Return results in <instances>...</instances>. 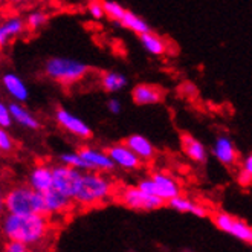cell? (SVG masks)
<instances>
[{
  "label": "cell",
  "instance_id": "cell-1",
  "mask_svg": "<svg viewBox=\"0 0 252 252\" xmlns=\"http://www.w3.org/2000/svg\"><path fill=\"white\" fill-rule=\"evenodd\" d=\"M0 231L6 240H19L28 248L43 245L52 234V221L46 214H12L0 216Z\"/></svg>",
  "mask_w": 252,
  "mask_h": 252
},
{
  "label": "cell",
  "instance_id": "cell-2",
  "mask_svg": "<svg viewBox=\"0 0 252 252\" xmlns=\"http://www.w3.org/2000/svg\"><path fill=\"white\" fill-rule=\"evenodd\" d=\"M115 194V184L106 173L86 170L81 173V179L77 188L73 202L80 208H94L109 202Z\"/></svg>",
  "mask_w": 252,
  "mask_h": 252
},
{
  "label": "cell",
  "instance_id": "cell-3",
  "mask_svg": "<svg viewBox=\"0 0 252 252\" xmlns=\"http://www.w3.org/2000/svg\"><path fill=\"white\" fill-rule=\"evenodd\" d=\"M44 75L62 86H72L81 81L91 67L86 63L69 57H52L44 63Z\"/></svg>",
  "mask_w": 252,
  "mask_h": 252
},
{
  "label": "cell",
  "instance_id": "cell-4",
  "mask_svg": "<svg viewBox=\"0 0 252 252\" xmlns=\"http://www.w3.org/2000/svg\"><path fill=\"white\" fill-rule=\"evenodd\" d=\"M5 211L12 214H44L41 192L29 185H16L5 194Z\"/></svg>",
  "mask_w": 252,
  "mask_h": 252
},
{
  "label": "cell",
  "instance_id": "cell-5",
  "mask_svg": "<svg viewBox=\"0 0 252 252\" xmlns=\"http://www.w3.org/2000/svg\"><path fill=\"white\" fill-rule=\"evenodd\" d=\"M138 187L144 189L145 192H148V194H153L162 199L165 203L171 197L181 194V191H182L179 181H177L171 173L164 171V170H156L150 176L142 177L138 182Z\"/></svg>",
  "mask_w": 252,
  "mask_h": 252
},
{
  "label": "cell",
  "instance_id": "cell-6",
  "mask_svg": "<svg viewBox=\"0 0 252 252\" xmlns=\"http://www.w3.org/2000/svg\"><path fill=\"white\" fill-rule=\"evenodd\" d=\"M118 200L133 211H155L165 205V202L162 199L153 194H148L138 185L121 188L120 192H118Z\"/></svg>",
  "mask_w": 252,
  "mask_h": 252
},
{
  "label": "cell",
  "instance_id": "cell-7",
  "mask_svg": "<svg viewBox=\"0 0 252 252\" xmlns=\"http://www.w3.org/2000/svg\"><path fill=\"white\" fill-rule=\"evenodd\" d=\"M51 167H52V188L63 192L64 196L73 200L83 171L67 167L64 164H57Z\"/></svg>",
  "mask_w": 252,
  "mask_h": 252
},
{
  "label": "cell",
  "instance_id": "cell-8",
  "mask_svg": "<svg viewBox=\"0 0 252 252\" xmlns=\"http://www.w3.org/2000/svg\"><path fill=\"white\" fill-rule=\"evenodd\" d=\"M55 121L63 130H66L69 135L75 136L78 139H91L92 128L89 127L86 121H83L80 116L72 113L64 107H58L55 110Z\"/></svg>",
  "mask_w": 252,
  "mask_h": 252
},
{
  "label": "cell",
  "instance_id": "cell-9",
  "mask_svg": "<svg viewBox=\"0 0 252 252\" xmlns=\"http://www.w3.org/2000/svg\"><path fill=\"white\" fill-rule=\"evenodd\" d=\"M41 196L44 205V214L48 217H62L75 208V202L70 197L64 196L63 192L57 191L55 188H49L48 191L41 192Z\"/></svg>",
  "mask_w": 252,
  "mask_h": 252
},
{
  "label": "cell",
  "instance_id": "cell-10",
  "mask_svg": "<svg viewBox=\"0 0 252 252\" xmlns=\"http://www.w3.org/2000/svg\"><path fill=\"white\" fill-rule=\"evenodd\" d=\"M78 153L86 162L87 170L99 171V173H110L115 170V165L110 156L104 150H99V148L91 147V145H83L80 147Z\"/></svg>",
  "mask_w": 252,
  "mask_h": 252
},
{
  "label": "cell",
  "instance_id": "cell-11",
  "mask_svg": "<svg viewBox=\"0 0 252 252\" xmlns=\"http://www.w3.org/2000/svg\"><path fill=\"white\" fill-rule=\"evenodd\" d=\"M107 155L110 156L115 167H120V168H123L126 171L139 170L141 165H142L141 159L135 153H133L124 142L110 145L109 150H107Z\"/></svg>",
  "mask_w": 252,
  "mask_h": 252
},
{
  "label": "cell",
  "instance_id": "cell-12",
  "mask_svg": "<svg viewBox=\"0 0 252 252\" xmlns=\"http://www.w3.org/2000/svg\"><path fill=\"white\" fill-rule=\"evenodd\" d=\"M213 155L225 167H235L237 160H239V152H237L235 144L226 135L217 136L213 144Z\"/></svg>",
  "mask_w": 252,
  "mask_h": 252
},
{
  "label": "cell",
  "instance_id": "cell-13",
  "mask_svg": "<svg viewBox=\"0 0 252 252\" xmlns=\"http://www.w3.org/2000/svg\"><path fill=\"white\" fill-rule=\"evenodd\" d=\"M26 31L25 20L20 16H8L0 20V49L6 46L19 38Z\"/></svg>",
  "mask_w": 252,
  "mask_h": 252
},
{
  "label": "cell",
  "instance_id": "cell-14",
  "mask_svg": "<svg viewBox=\"0 0 252 252\" xmlns=\"http://www.w3.org/2000/svg\"><path fill=\"white\" fill-rule=\"evenodd\" d=\"M131 98L138 106H153L164 99V91L155 84H138L133 87Z\"/></svg>",
  "mask_w": 252,
  "mask_h": 252
},
{
  "label": "cell",
  "instance_id": "cell-15",
  "mask_svg": "<svg viewBox=\"0 0 252 252\" xmlns=\"http://www.w3.org/2000/svg\"><path fill=\"white\" fill-rule=\"evenodd\" d=\"M124 144L141 159V162H152L158 155V150L152 141L142 135H130L124 141Z\"/></svg>",
  "mask_w": 252,
  "mask_h": 252
},
{
  "label": "cell",
  "instance_id": "cell-16",
  "mask_svg": "<svg viewBox=\"0 0 252 252\" xmlns=\"http://www.w3.org/2000/svg\"><path fill=\"white\" fill-rule=\"evenodd\" d=\"M28 185L38 192L52 188V167L48 164H37L28 174Z\"/></svg>",
  "mask_w": 252,
  "mask_h": 252
},
{
  "label": "cell",
  "instance_id": "cell-17",
  "mask_svg": "<svg viewBox=\"0 0 252 252\" xmlns=\"http://www.w3.org/2000/svg\"><path fill=\"white\" fill-rule=\"evenodd\" d=\"M2 84L6 94L17 102H26L29 98V89L26 83L14 72H6L2 77Z\"/></svg>",
  "mask_w": 252,
  "mask_h": 252
},
{
  "label": "cell",
  "instance_id": "cell-18",
  "mask_svg": "<svg viewBox=\"0 0 252 252\" xmlns=\"http://www.w3.org/2000/svg\"><path fill=\"white\" fill-rule=\"evenodd\" d=\"M181 147H182V152L192 162H196V164H205L206 159H208V150H206L203 142H200L194 136L188 135V133L181 136Z\"/></svg>",
  "mask_w": 252,
  "mask_h": 252
},
{
  "label": "cell",
  "instance_id": "cell-19",
  "mask_svg": "<svg viewBox=\"0 0 252 252\" xmlns=\"http://www.w3.org/2000/svg\"><path fill=\"white\" fill-rule=\"evenodd\" d=\"M8 106H9L12 121L17 123L20 127L28 128V130H38L41 127L40 121L23 106V102L12 101L11 104H8Z\"/></svg>",
  "mask_w": 252,
  "mask_h": 252
},
{
  "label": "cell",
  "instance_id": "cell-20",
  "mask_svg": "<svg viewBox=\"0 0 252 252\" xmlns=\"http://www.w3.org/2000/svg\"><path fill=\"white\" fill-rule=\"evenodd\" d=\"M139 40H141L144 51H147V54H150L153 57H162V55L168 54V51H170L168 41L164 37H160V35H158V34H155L152 31L141 34Z\"/></svg>",
  "mask_w": 252,
  "mask_h": 252
},
{
  "label": "cell",
  "instance_id": "cell-21",
  "mask_svg": "<svg viewBox=\"0 0 252 252\" xmlns=\"http://www.w3.org/2000/svg\"><path fill=\"white\" fill-rule=\"evenodd\" d=\"M99 84L102 87V91L107 92V94H116V92H121L127 87L128 80L124 73L121 72H116V70H106L101 73L99 77Z\"/></svg>",
  "mask_w": 252,
  "mask_h": 252
},
{
  "label": "cell",
  "instance_id": "cell-22",
  "mask_svg": "<svg viewBox=\"0 0 252 252\" xmlns=\"http://www.w3.org/2000/svg\"><path fill=\"white\" fill-rule=\"evenodd\" d=\"M118 25H121V26L126 28V29H130L131 32H135V34H138V35L145 34V32H148V31H152L150 26H148V23H147L144 19H141L139 16H136L135 12L127 11V9H126V12H124V16H123L121 22L118 23Z\"/></svg>",
  "mask_w": 252,
  "mask_h": 252
},
{
  "label": "cell",
  "instance_id": "cell-23",
  "mask_svg": "<svg viewBox=\"0 0 252 252\" xmlns=\"http://www.w3.org/2000/svg\"><path fill=\"white\" fill-rule=\"evenodd\" d=\"M228 234L232 235V237H235L237 240L246 243V245H251L252 243V228H251L249 223H246L245 220H240V219L234 217L232 225H231Z\"/></svg>",
  "mask_w": 252,
  "mask_h": 252
},
{
  "label": "cell",
  "instance_id": "cell-24",
  "mask_svg": "<svg viewBox=\"0 0 252 252\" xmlns=\"http://www.w3.org/2000/svg\"><path fill=\"white\" fill-rule=\"evenodd\" d=\"M23 20H25V26H26L28 31L37 32L38 29H41L49 22V14L43 9H34V11L29 12Z\"/></svg>",
  "mask_w": 252,
  "mask_h": 252
},
{
  "label": "cell",
  "instance_id": "cell-25",
  "mask_svg": "<svg viewBox=\"0 0 252 252\" xmlns=\"http://www.w3.org/2000/svg\"><path fill=\"white\" fill-rule=\"evenodd\" d=\"M237 181L242 187H249L252 184V155H246L240 164L239 173H237Z\"/></svg>",
  "mask_w": 252,
  "mask_h": 252
},
{
  "label": "cell",
  "instance_id": "cell-26",
  "mask_svg": "<svg viewBox=\"0 0 252 252\" xmlns=\"http://www.w3.org/2000/svg\"><path fill=\"white\" fill-rule=\"evenodd\" d=\"M60 164H64V165L72 167V168H77L80 171H86L87 170L86 162L83 160V158L80 156L78 152H66V153H62L60 155Z\"/></svg>",
  "mask_w": 252,
  "mask_h": 252
},
{
  "label": "cell",
  "instance_id": "cell-27",
  "mask_svg": "<svg viewBox=\"0 0 252 252\" xmlns=\"http://www.w3.org/2000/svg\"><path fill=\"white\" fill-rule=\"evenodd\" d=\"M167 203L171 210H174L177 213H184V214H191L192 206H194V202L182 194H177V196L171 197Z\"/></svg>",
  "mask_w": 252,
  "mask_h": 252
},
{
  "label": "cell",
  "instance_id": "cell-28",
  "mask_svg": "<svg viewBox=\"0 0 252 252\" xmlns=\"http://www.w3.org/2000/svg\"><path fill=\"white\" fill-rule=\"evenodd\" d=\"M102 3H104L106 17L113 20L115 23H120L126 12V8L118 2H113V0H102Z\"/></svg>",
  "mask_w": 252,
  "mask_h": 252
},
{
  "label": "cell",
  "instance_id": "cell-29",
  "mask_svg": "<svg viewBox=\"0 0 252 252\" xmlns=\"http://www.w3.org/2000/svg\"><path fill=\"white\" fill-rule=\"evenodd\" d=\"M14 148H16V142H14L12 136L9 135L8 128L0 127V153H12Z\"/></svg>",
  "mask_w": 252,
  "mask_h": 252
},
{
  "label": "cell",
  "instance_id": "cell-30",
  "mask_svg": "<svg viewBox=\"0 0 252 252\" xmlns=\"http://www.w3.org/2000/svg\"><path fill=\"white\" fill-rule=\"evenodd\" d=\"M87 12L94 20H102L106 17V11H104V3L102 0H91L87 3Z\"/></svg>",
  "mask_w": 252,
  "mask_h": 252
},
{
  "label": "cell",
  "instance_id": "cell-31",
  "mask_svg": "<svg viewBox=\"0 0 252 252\" xmlns=\"http://www.w3.org/2000/svg\"><path fill=\"white\" fill-rule=\"evenodd\" d=\"M11 126H12V118H11L9 106L6 102L0 101V127L9 128Z\"/></svg>",
  "mask_w": 252,
  "mask_h": 252
},
{
  "label": "cell",
  "instance_id": "cell-32",
  "mask_svg": "<svg viewBox=\"0 0 252 252\" xmlns=\"http://www.w3.org/2000/svg\"><path fill=\"white\" fill-rule=\"evenodd\" d=\"M5 251L6 252H28L29 248L25 243L19 242V240H6Z\"/></svg>",
  "mask_w": 252,
  "mask_h": 252
},
{
  "label": "cell",
  "instance_id": "cell-33",
  "mask_svg": "<svg viewBox=\"0 0 252 252\" xmlns=\"http://www.w3.org/2000/svg\"><path fill=\"white\" fill-rule=\"evenodd\" d=\"M107 109H109L110 113L118 115V113H121V110H123V104H121V101H120V99L112 98V99L107 101Z\"/></svg>",
  "mask_w": 252,
  "mask_h": 252
},
{
  "label": "cell",
  "instance_id": "cell-34",
  "mask_svg": "<svg viewBox=\"0 0 252 252\" xmlns=\"http://www.w3.org/2000/svg\"><path fill=\"white\" fill-rule=\"evenodd\" d=\"M3 213H5V192H3L2 187H0V216Z\"/></svg>",
  "mask_w": 252,
  "mask_h": 252
},
{
  "label": "cell",
  "instance_id": "cell-35",
  "mask_svg": "<svg viewBox=\"0 0 252 252\" xmlns=\"http://www.w3.org/2000/svg\"><path fill=\"white\" fill-rule=\"evenodd\" d=\"M6 2L11 3V5H25V3L32 2V0H6Z\"/></svg>",
  "mask_w": 252,
  "mask_h": 252
},
{
  "label": "cell",
  "instance_id": "cell-36",
  "mask_svg": "<svg viewBox=\"0 0 252 252\" xmlns=\"http://www.w3.org/2000/svg\"><path fill=\"white\" fill-rule=\"evenodd\" d=\"M5 3H8V2H6V0H0V8H2V6H3Z\"/></svg>",
  "mask_w": 252,
  "mask_h": 252
}]
</instances>
